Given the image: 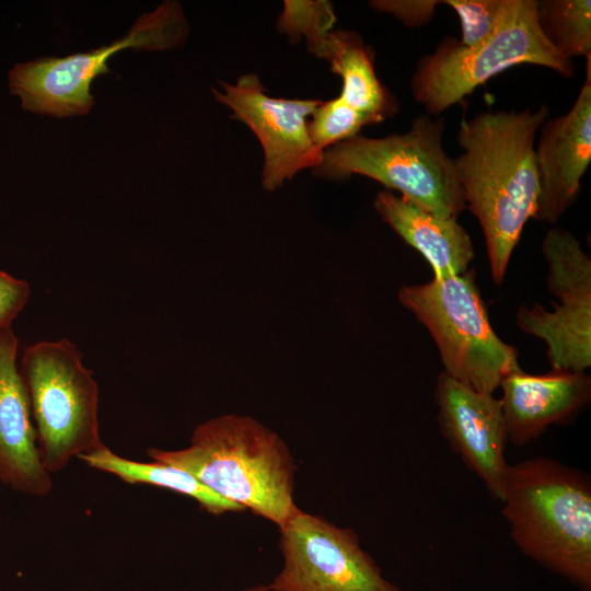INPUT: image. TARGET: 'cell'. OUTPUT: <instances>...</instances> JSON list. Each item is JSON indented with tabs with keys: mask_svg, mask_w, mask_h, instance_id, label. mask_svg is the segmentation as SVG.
Instances as JSON below:
<instances>
[{
	"mask_svg": "<svg viewBox=\"0 0 591 591\" xmlns=\"http://www.w3.org/2000/svg\"><path fill=\"white\" fill-rule=\"evenodd\" d=\"M370 5L379 11L392 14L408 27L428 24L436 14L438 0H374Z\"/></svg>",
	"mask_w": 591,
	"mask_h": 591,
	"instance_id": "obj_23",
	"label": "cell"
},
{
	"mask_svg": "<svg viewBox=\"0 0 591 591\" xmlns=\"http://www.w3.org/2000/svg\"><path fill=\"white\" fill-rule=\"evenodd\" d=\"M336 20L334 7L329 1L287 0L278 16L277 30L286 34L292 43H298L304 37L310 53L321 58Z\"/></svg>",
	"mask_w": 591,
	"mask_h": 591,
	"instance_id": "obj_20",
	"label": "cell"
},
{
	"mask_svg": "<svg viewBox=\"0 0 591 591\" xmlns=\"http://www.w3.org/2000/svg\"><path fill=\"white\" fill-rule=\"evenodd\" d=\"M374 209L382 220L429 263L433 278L464 274L475 252L457 218H442L422 210L394 192L375 196Z\"/></svg>",
	"mask_w": 591,
	"mask_h": 591,
	"instance_id": "obj_16",
	"label": "cell"
},
{
	"mask_svg": "<svg viewBox=\"0 0 591 591\" xmlns=\"http://www.w3.org/2000/svg\"><path fill=\"white\" fill-rule=\"evenodd\" d=\"M402 305L433 338L444 371L463 385L494 394L509 373L520 370L518 350L493 329L475 273L403 286Z\"/></svg>",
	"mask_w": 591,
	"mask_h": 591,
	"instance_id": "obj_6",
	"label": "cell"
},
{
	"mask_svg": "<svg viewBox=\"0 0 591 591\" xmlns=\"http://www.w3.org/2000/svg\"><path fill=\"white\" fill-rule=\"evenodd\" d=\"M538 131L534 148L538 197L533 219L554 224L578 199L591 162V56L571 108L547 118Z\"/></svg>",
	"mask_w": 591,
	"mask_h": 591,
	"instance_id": "obj_13",
	"label": "cell"
},
{
	"mask_svg": "<svg viewBox=\"0 0 591 591\" xmlns=\"http://www.w3.org/2000/svg\"><path fill=\"white\" fill-rule=\"evenodd\" d=\"M243 591H280V590L273 588L270 584H256V586H251L244 589Z\"/></svg>",
	"mask_w": 591,
	"mask_h": 591,
	"instance_id": "obj_25",
	"label": "cell"
},
{
	"mask_svg": "<svg viewBox=\"0 0 591 591\" xmlns=\"http://www.w3.org/2000/svg\"><path fill=\"white\" fill-rule=\"evenodd\" d=\"M499 387L507 439L513 447L526 445L552 425L568 424L591 399V376L586 372L533 375L520 369L505 376Z\"/></svg>",
	"mask_w": 591,
	"mask_h": 591,
	"instance_id": "obj_14",
	"label": "cell"
},
{
	"mask_svg": "<svg viewBox=\"0 0 591 591\" xmlns=\"http://www.w3.org/2000/svg\"><path fill=\"white\" fill-rule=\"evenodd\" d=\"M522 63L546 67L566 78L575 72L573 61L557 53L543 36L536 0H509L496 32L476 46L444 37L432 54L418 60L410 93L428 115L438 117L490 78Z\"/></svg>",
	"mask_w": 591,
	"mask_h": 591,
	"instance_id": "obj_5",
	"label": "cell"
},
{
	"mask_svg": "<svg viewBox=\"0 0 591 591\" xmlns=\"http://www.w3.org/2000/svg\"><path fill=\"white\" fill-rule=\"evenodd\" d=\"M547 287L559 301L553 311L521 305L518 327L545 341L552 370L586 372L591 366V259L575 235L548 230L542 241Z\"/></svg>",
	"mask_w": 591,
	"mask_h": 591,
	"instance_id": "obj_9",
	"label": "cell"
},
{
	"mask_svg": "<svg viewBox=\"0 0 591 591\" xmlns=\"http://www.w3.org/2000/svg\"><path fill=\"white\" fill-rule=\"evenodd\" d=\"M79 459L93 468L117 476L125 483L153 485L188 496L213 515L243 510L211 491L193 475L165 463L128 460L115 454L105 445L80 455Z\"/></svg>",
	"mask_w": 591,
	"mask_h": 591,
	"instance_id": "obj_18",
	"label": "cell"
},
{
	"mask_svg": "<svg viewBox=\"0 0 591 591\" xmlns=\"http://www.w3.org/2000/svg\"><path fill=\"white\" fill-rule=\"evenodd\" d=\"M18 347L11 327L0 331V479L20 493L44 496L53 483L40 460Z\"/></svg>",
	"mask_w": 591,
	"mask_h": 591,
	"instance_id": "obj_15",
	"label": "cell"
},
{
	"mask_svg": "<svg viewBox=\"0 0 591 591\" xmlns=\"http://www.w3.org/2000/svg\"><path fill=\"white\" fill-rule=\"evenodd\" d=\"M220 85L221 90L212 89L216 100L252 130L263 148L262 185L266 190L279 188L302 170L318 166L323 151L311 139L309 120L321 100L269 96L254 73Z\"/></svg>",
	"mask_w": 591,
	"mask_h": 591,
	"instance_id": "obj_11",
	"label": "cell"
},
{
	"mask_svg": "<svg viewBox=\"0 0 591 591\" xmlns=\"http://www.w3.org/2000/svg\"><path fill=\"white\" fill-rule=\"evenodd\" d=\"M434 402L439 430L468 470L501 501L509 463L508 443L500 398L474 391L441 372Z\"/></svg>",
	"mask_w": 591,
	"mask_h": 591,
	"instance_id": "obj_12",
	"label": "cell"
},
{
	"mask_svg": "<svg viewBox=\"0 0 591 591\" xmlns=\"http://www.w3.org/2000/svg\"><path fill=\"white\" fill-rule=\"evenodd\" d=\"M444 130L442 117L421 114L404 134L358 135L324 150L313 173L331 181L366 176L427 212L457 218L466 205L454 159L443 148Z\"/></svg>",
	"mask_w": 591,
	"mask_h": 591,
	"instance_id": "obj_4",
	"label": "cell"
},
{
	"mask_svg": "<svg viewBox=\"0 0 591 591\" xmlns=\"http://www.w3.org/2000/svg\"><path fill=\"white\" fill-rule=\"evenodd\" d=\"M322 59L341 79L338 95L344 102L368 116L373 124L391 118L398 103L379 80L374 69V54L360 35L352 31H333L326 40Z\"/></svg>",
	"mask_w": 591,
	"mask_h": 591,
	"instance_id": "obj_17",
	"label": "cell"
},
{
	"mask_svg": "<svg viewBox=\"0 0 591 591\" xmlns=\"http://www.w3.org/2000/svg\"><path fill=\"white\" fill-rule=\"evenodd\" d=\"M536 19L545 39L567 59L591 56V1L540 0Z\"/></svg>",
	"mask_w": 591,
	"mask_h": 591,
	"instance_id": "obj_19",
	"label": "cell"
},
{
	"mask_svg": "<svg viewBox=\"0 0 591 591\" xmlns=\"http://www.w3.org/2000/svg\"><path fill=\"white\" fill-rule=\"evenodd\" d=\"M152 460L183 470L220 497L282 526L294 502L297 465L285 441L250 416L222 415L197 426L181 450L149 449Z\"/></svg>",
	"mask_w": 591,
	"mask_h": 591,
	"instance_id": "obj_2",
	"label": "cell"
},
{
	"mask_svg": "<svg viewBox=\"0 0 591 591\" xmlns=\"http://www.w3.org/2000/svg\"><path fill=\"white\" fill-rule=\"evenodd\" d=\"M545 104L532 111L480 112L463 119L454 159L466 209L486 241L491 278L500 285L538 197L535 139L548 118Z\"/></svg>",
	"mask_w": 591,
	"mask_h": 591,
	"instance_id": "obj_1",
	"label": "cell"
},
{
	"mask_svg": "<svg viewBox=\"0 0 591 591\" xmlns=\"http://www.w3.org/2000/svg\"><path fill=\"white\" fill-rule=\"evenodd\" d=\"M189 24L182 5L165 1L142 14L128 33L112 44L67 57H43L16 65L9 74L12 94L26 111L68 117L90 112L94 104L93 80L107 73V60L126 48L165 50L182 46Z\"/></svg>",
	"mask_w": 591,
	"mask_h": 591,
	"instance_id": "obj_8",
	"label": "cell"
},
{
	"mask_svg": "<svg viewBox=\"0 0 591 591\" xmlns=\"http://www.w3.org/2000/svg\"><path fill=\"white\" fill-rule=\"evenodd\" d=\"M19 370L48 473L104 447L99 431L97 383L76 345L67 338L33 344L25 348Z\"/></svg>",
	"mask_w": 591,
	"mask_h": 591,
	"instance_id": "obj_7",
	"label": "cell"
},
{
	"mask_svg": "<svg viewBox=\"0 0 591 591\" xmlns=\"http://www.w3.org/2000/svg\"><path fill=\"white\" fill-rule=\"evenodd\" d=\"M280 591H402L387 580L355 531L298 510L282 526Z\"/></svg>",
	"mask_w": 591,
	"mask_h": 591,
	"instance_id": "obj_10",
	"label": "cell"
},
{
	"mask_svg": "<svg viewBox=\"0 0 591 591\" xmlns=\"http://www.w3.org/2000/svg\"><path fill=\"white\" fill-rule=\"evenodd\" d=\"M372 124L368 116L337 96L322 101L316 107L309 120V132L314 146L324 152L360 135L363 127Z\"/></svg>",
	"mask_w": 591,
	"mask_h": 591,
	"instance_id": "obj_21",
	"label": "cell"
},
{
	"mask_svg": "<svg viewBox=\"0 0 591 591\" xmlns=\"http://www.w3.org/2000/svg\"><path fill=\"white\" fill-rule=\"evenodd\" d=\"M28 297L30 285L26 281L0 270V331L11 327Z\"/></svg>",
	"mask_w": 591,
	"mask_h": 591,
	"instance_id": "obj_24",
	"label": "cell"
},
{
	"mask_svg": "<svg viewBox=\"0 0 591 591\" xmlns=\"http://www.w3.org/2000/svg\"><path fill=\"white\" fill-rule=\"evenodd\" d=\"M502 515L517 547L580 591H591L590 477L554 459L509 464Z\"/></svg>",
	"mask_w": 591,
	"mask_h": 591,
	"instance_id": "obj_3",
	"label": "cell"
},
{
	"mask_svg": "<svg viewBox=\"0 0 591 591\" xmlns=\"http://www.w3.org/2000/svg\"><path fill=\"white\" fill-rule=\"evenodd\" d=\"M509 0H447L460 20L461 44L476 46L489 38L502 22Z\"/></svg>",
	"mask_w": 591,
	"mask_h": 591,
	"instance_id": "obj_22",
	"label": "cell"
}]
</instances>
